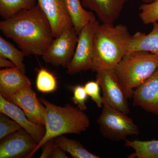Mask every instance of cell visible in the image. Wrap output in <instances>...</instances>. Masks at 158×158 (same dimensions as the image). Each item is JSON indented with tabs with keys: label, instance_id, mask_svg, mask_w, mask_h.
Returning a JSON list of instances; mask_svg holds the SVG:
<instances>
[{
	"label": "cell",
	"instance_id": "27",
	"mask_svg": "<svg viewBox=\"0 0 158 158\" xmlns=\"http://www.w3.org/2000/svg\"><path fill=\"white\" fill-rule=\"evenodd\" d=\"M56 144L55 141V138L52 139L47 141L43 145V150L42 154L40 156V158H50L51 155L53 151L54 148L56 146Z\"/></svg>",
	"mask_w": 158,
	"mask_h": 158
},
{
	"label": "cell",
	"instance_id": "25",
	"mask_svg": "<svg viewBox=\"0 0 158 158\" xmlns=\"http://www.w3.org/2000/svg\"><path fill=\"white\" fill-rule=\"evenodd\" d=\"M85 91L98 108H102L103 98L100 94V85L97 81H89L85 84Z\"/></svg>",
	"mask_w": 158,
	"mask_h": 158
},
{
	"label": "cell",
	"instance_id": "22",
	"mask_svg": "<svg viewBox=\"0 0 158 158\" xmlns=\"http://www.w3.org/2000/svg\"><path fill=\"white\" fill-rule=\"evenodd\" d=\"M36 87L37 90L42 93H52L56 90V79L53 74L48 70L41 69L37 73Z\"/></svg>",
	"mask_w": 158,
	"mask_h": 158
},
{
	"label": "cell",
	"instance_id": "3",
	"mask_svg": "<svg viewBox=\"0 0 158 158\" xmlns=\"http://www.w3.org/2000/svg\"><path fill=\"white\" fill-rule=\"evenodd\" d=\"M39 100L45 108V133L30 158L51 139L64 134H81L90 125L89 117L78 108L69 104L59 106L43 98Z\"/></svg>",
	"mask_w": 158,
	"mask_h": 158
},
{
	"label": "cell",
	"instance_id": "13",
	"mask_svg": "<svg viewBox=\"0 0 158 158\" xmlns=\"http://www.w3.org/2000/svg\"><path fill=\"white\" fill-rule=\"evenodd\" d=\"M85 9L92 11L100 21L113 23L121 15L128 0H81Z\"/></svg>",
	"mask_w": 158,
	"mask_h": 158
},
{
	"label": "cell",
	"instance_id": "18",
	"mask_svg": "<svg viewBox=\"0 0 158 158\" xmlns=\"http://www.w3.org/2000/svg\"><path fill=\"white\" fill-rule=\"evenodd\" d=\"M125 145L133 148L129 158H158V140L150 141L126 140Z\"/></svg>",
	"mask_w": 158,
	"mask_h": 158
},
{
	"label": "cell",
	"instance_id": "6",
	"mask_svg": "<svg viewBox=\"0 0 158 158\" xmlns=\"http://www.w3.org/2000/svg\"><path fill=\"white\" fill-rule=\"evenodd\" d=\"M78 34L73 27L66 29L54 38L46 52L42 56L46 63L67 69L74 54Z\"/></svg>",
	"mask_w": 158,
	"mask_h": 158
},
{
	"label": "cell",
	"instance_id": "10",
	"mask_svg": "<svg viewBox=\"0 0 158 158\" xmlns=\"http://www.w3.org/2000/svg\"><path fill=\"white\" fill-rule=\"evenodd\" d=\"M6 99L20 108L30 121L45 127V107L31 86L23 88Z\"/></svg>",
	"mask_w": 158,
	"mask_h": 158
},
{
	"label": "cell",
	"instance_id": "7",
	"mask_svg": "<svg viewBox=\"0 0 158 158\" xmlns=\"http://www.w3.org/2000/svg\"><path fill=\"white\" fill-rule=\"evenodd\" d=\"M97 21L88 24L79 33L75 52L67 68L66 73L68 74L73 75L91 70L94 52V35Z\"/></svg>",
	"mask_w": 158,
	"mask_h": 158
},
{
	"label": "cell",
	"instance_id": "8",
	"mask_svg": "<svg viewBox=\"0 0 158 158\" xmlns=\"http://www.w3.org/2000/svg\"><path fill=\"white\" fill-rule=\"evenodd\" d=\"M96 81L103 93V102L128 115L130 109L128 98L118 81L113 69H102L96 72Z\"/></svg>",
	"mask_w": 158,
	"mask_h": 158
},
{
	"label": "cell",
	"instance_id": "29",
	"mask_svg": "<svg viewBox=\"0 0 158 158\" xmlns=\"http://www.w3.org/2000/svg\"><path fill=\"white\" fill-rule=\"evenodd\" d=\"M16 67L15 64L10 60L0 57V67L1 68H11Z\"/></svg>",
	"mask_w": 158,
	"mask_h": 158
},
{
	"label": "cell",
	"instance_id": "28",
	"mask_svg": "<svg viewBox=\"0 0 158 158\" xmlns=\"http://www.w3.org/2000/svg\"><path fill=\"white\" fill-rule=\"evenodd\" d=\"M64 151L61 149L58 145H56L54 148L53 152L51 155L50 158H68L65 155Z\"/></svg>",
	"mask_w": 158,
	"mask_h": 158
},
{
	"label": "cell",
	"instance_id": "17",
	"mask_svg": "<svg viewBox=\"0 0 158 158\" xmlns=\"http://www.w3.org/2000/svg\"><path fill=\"white\" fill-rule=\"evenodd\" d=\"M64 1L73 25L78 34L88 24L97 21L94 13L85 9L81 0Z\"/></svg>",
	"mask_w": 158,
	"mask_h": 158
},
{
	"label": "cell",
	"instance_id": "2",
	"mask_svg": "<svg viewBox=\"0 0 158 158\" xmlns=\"http://www.w3.org/2000/svg\"><path fill=\"white\" fill-rule=\"evenodd\" d=\"M127 27L119 24L100 23L97 21L94 35V52L91 70L113 69L128 53L131 39Z\"/></svg>",
	"mask_w": 158,
	"mask_h": 158
},
{
	"label": "cell",
	"instance_id": "20",
	"mask_svg": "<svg viewBox=\"0 0 158 158\" xmlns=\"http://www.w3.org/2000/svg\"><path fill=\"white\" fill-rule=\"evenodd\" d=\"M37 0H0V15L3 19H8L23 10L33 8Z\"/></svg>",
	"mask_w": 158,
	"mask_h": 158
},
{
	"label": "cell",
	"instance_id": "14",
	"mask_svg": "<svg viewBox=\"0 0 158 158\" xmlns=\"http://www.w3.org/2000/svg\"><path fill=\"white\" fill-rule=\"evenodd\" d=\"M0 112L9 116L21 126L39 143L45 135V127L32 122L23 110L0 95Z\"/></svg>",
	"mask_w": 158,
	"mask_h": 158
},
{
	"label": "cell",
	"instance_id": "12",
	"mask_svg": "<svg viewBox=\"0 0 158 158\" xmlns=\"http://www.w3.org/2000/svg\"><path fill=\"white\" fill-rule=\"evenodd\" d=\"M134 104L158 116V68L143 84L136 88Z\"/></svg>",
	"mask_w": 158,
	"mask_h": 158
},
{
	"label": "cell",
	"instance_id": "16",
	"mask_svg": "<svg viewBox=\"0 0 158 158\" xmlns=\"http://www.w3.org/2000/svg\"><path fill=\"white\" fill-rule=\"evenodd\" d=\"M152 25V30L148 34L138 32L132 36L127 46L128 53L144 51L158 56V21Z\"/></svg>",
	"mask_w": 158,
	"mask_h": 158
},
{
	"label": "cell",
	"instance_id": "1",
	"mask_svg": "<svg viewBox=\"0 0 158 158\" xmlns=\"http://www.w3.org/2000/svg\"><path fill=\"white\" fill-rule=\"evenodd\" d=\"M0 30L26 56H42L55 38L48 19L37 4L3 20L0 22Z\"/></svg>",
	"mask_w": 158,
	"mask_h": 158
},
{
	"label": "cell",
	"instance_id": "26",
	"mask_svg": "<svg viewBox=\"0 0 158 158\" xmlns=\"http://www.w3.org/2000/svg\"><path fill=\"white\" fill-rule=\"evenodd\" d=\"M73 97L71 98L72 101L76 105L80 110L84 111L87 110L85 102L88 95L85 91V87L81 85H77L73 88Z\"/></svg>",
	"mask_w": 158,
	"mask_h": 158
},
{
	"label": "cell",
	"instance_id": "15",
	"mask_svg": "<svg viewBox=\"0 0 158 158\" xmlns=\"http://www.w3.org/2000/svg\"><path fill=\"white\" fill-rule=\"evenodd\" d=\"M30 79L18 67L0 70V95L6 99L26 87L31 86Z\"/></svg>",
	"mask_w": 158,
	"mask_h": 158
},
{
	"label": "cell",
	"instance_id": "24",
	"mask_svg": "<svg viewBox=\"0 0 158 158\" xmlns=\"http://www.w3.org/2000/svg\"><path fill=\"white\" fill-rule=\"evenodd\" d=\"M2 113L0 115V139L13 134L23 128L20 125Z\"/></svg>",
	"mask_w": 158,
	"mask_h": 158
},
{
	"label": "cell",
	"instance_id": "4",
	"mask_svg": "<svg viewBox=\"0 0 158 158\" xmlns=\"http://www.w3.org/2000/svg\"><path fill=\"white\" fill-rule=\"evenodd\" d=\"M158 68V56L144 51L128 53L113 69L128 98Z\"/></svg>",
	"mask_w": 158,
	"mask_h": 158
},
{
	"label": "cell",
	"instance_id": "30",
	"mask_svg": "<svg viewBox=\"0 0 158 158\" xmlns=\"http://www.w3.org/2000/svg\"><path fill=\"white\" fill-rule=\"evenodd\" d=\"M140 1L144 4H148V3L152 2L155 0H140Z\"/></svg>",
	"mask_w": 158,
	"mask_h": 158
},
{
	"label": "cell",
	"instance_id": "5",
	"mask_svg": "<svg viewBox=\"0 0 158 158\" xmlns=\"http://www.w3.org/2000/svg\"><path fill=\"white\" fill-rule=\"evenodd\" d=\"M127 115L103 102L97 119L102 135L114 141H125L128 136L138 135V126Z\"/></svg>",
	"mask_w": 158,
	"mask_h": 158
},
{
	"label": "cell",
	"instance_id": "19",
	"mask_svg": "<svg viewBox=\"0 0 158 158\" xmlns=\"http://www.w3.org/2000/svg\"><path fill=\"white\" fill-rule=\"evenodd\" d=\"M55 141L59 147L64 151L69 153L73 158H100L88 151L78 141L68 139L63 135L55 138Z\"/></svg>",
	"mask_w": 158,
	"mask_h": 158
},
{
	"label": "cell",
	"instance_id": "21",
	"mask_svg": "<svg viewBox=\"0 0 158 158\" xmlns=\"http://www.w3.org/2000/svg\"><path fill=\"white\" fill-rule=\"evenodd\" d=\"M26 55L21 50L16 48L11 43L0 37V57L9 59L13 62L24 73H26V66L23 63Z\"/></svg>",
	"mask_w": 158,
	"mask_h": 158
},
{
	"label": "cell",
	"instance_id": "9",
	"mask_svg": "<svg viewBox=\"0 0 158 158\" xmlns=\"http://www.w3.org/2000/svg\"><path fill=\"white\" fill-rule=\"evenodd\" d=\"M0 144V158H30L38 143L24 129L4 138Z\"/></svg>",
	"mask_w": 158,
	"mask_h": 158
},
{
	"label": "cell",
	"instance_id": "23",
	"mask_svg": "<svg viewBox=\"0 0 158 158\" xmlns=\"http://www.w3.org/2000/svg\"><path fill=\"white\" fill-rule=\"evenodd\" d=\"M139 17L145 25L153 24L158 21V0L152 2L143 4L139 6Z\"/></svg>",
	"mask_w": 158,
	"mask_h": 158
},
{
	"label": "cell",
	"instance_id": "11",
	"mask_svg": "<svg viewBox=\"0 0 158 158\" xmlns=\"http://www.w3.org/2000/svg\"><path fill=\"white\" fill-rule=\"evenodd\" d=\"M39 6L50 23L54 38L66 29L73 27L64 0H37Z\"/></svg>",
	"mask_w": 158,
	"mask_h": 158
}]
</instances>
